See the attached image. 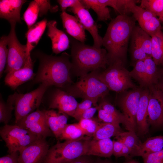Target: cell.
Instances as JSON below:
<instances>
[{"label":"cell","instance_id":"cell-1","mask_svg":"<svg viewBox=\"0 0 163 163\" xmlns=\"http://www.w3.org/2000/svg\"><path fill=\"white\" fill-rule=\"evenodd\" d=\"M136 21L133 17L119 15L109 24L102 43L107 52L109 66L118 62L125 64Z\"/></svg>","mask_w":163,"mask_h":163},{"label":"cell","instance_id":"cell-2","mask_svg":"<svg viewBox=\"0 0 163 163\" xmlns=\"http://www.w3.org/2000/svg\"><path fill=\"white\" fill-rule=\"evenodd\" d=\"M36 55L39 65L33 84L46 83L62 88L74 82L71 78L70 55L65 52L59 56L38 52Z\"/></svg>","mask_w":163,"mask_h":163},{"label":"cell","instance_id":"cell-3","mask_svg":"<svg viewBox=\"0 0 163 163\" xmlns=\"http://www.w3.org/2000/svg\"><path fill=\"white\" fill-rule=\"evenodd\" d=\"M71 74L80 77L95 71H102L109 66L105 49L85 44L71 38Z\"/></svg>","mask_w":163,"mask_h":163},{"label":"cell","instance_id":"cell-4","mask_svg":"<svg viewBox=\"0 0 163 163\" xmlns=\"http://www.w3.org/2000/svg\"><path fill=\"white\" fill-rule=\"evenodd\" d=\"M98 71H93L82 76L77 82L61 89L75 98L90 100L95 107L97 106V102L101 99L105 98L109 91L98 78L97 74Z\"/></svg>","mask_w":163,"mask_h":163},{"label":"cell","instance_id":"cell-5","mask_svg":"<svg viewBox=\"0 0 163 163\" xmlns=\"http://www.w3.org/2000/svg\"><path fill=\"white\" fill-rule=\"evenodd\" d=\"M97 74L109 90L121 93L129 89L137 88L132 82L129 71L121 62L109 65L106 69L98 71Z\"/></svg>","mask_w":163,"mask_h":163},{"label":"cell","instance_id":"cell-6","mask_svg":"<svg viewBox=\"0 0 163 163\" xmlns=\"http://www.w3.org/2000/svg\"><path fill=\"white\" fill-rule=\"evenodd\" d=\"M91 137L58 142L49 148L43 163H63L85 155L86 141Z\"/></svg>","mask_w":163,"mask_h":163},{"label":"cell","instance_id":"cell-7","mask_svg":"<svg viewBox=\"0 0 163 163\" xmlns=\"http://www.w3.org/2000/svg\"><path fill=\"white\" fill-rule=\"evenodd\" d=\"M9 154L19 152L38 138L27 130L17 125H5L0 131Z\"/></svg>","mask_w":163,"mask_h":163},{"label":"cell","instance_id":"cell-8","mask_svg":"<svg viewBox=\"0 0 163 163\" xmlns=\"http://www.w3.org/2000/svg\"><path fill=\"white\" fill-rule=\"evenodd\" d=\"M50 86L47 84L43 83L29 92L25 94L16 92L14 109L15 124L39 107L44 94Z\"/></svg>","mask_w":163,"mask_h":163},{"label":"cell","instance_id":"cell-9","mask_svg":"<svg viewBox=\"0 0 163 163\" xmlns=\"http://www.w3.org/2000/svg\"><path fill=\"white\" fill-rule=\"evenodd\" d=\"M16 23L10 24L11 30L8 37V54L7 66L4 71L7 73L21 69L24 66L29 54L26 45L19 41L15 32Z\"/></svg>","mask_w":163,"mask_h":163},{"label":"cell","instance_id":"cell-10","mask_svg":"<svg viewBox=\"0 0 163 163\" xmlns=\"http://www.w3.org/2000/svg\"><path fill=\"white\" fill-rule=\"evenodd\" d=\"M142 88H138L120 94L117 104L127 124L126 129L136 133V115Z\"/></svg>","mask_w":163,"mask_h":163},{"label":"cell","instance_id":"cell-11","mask_svg":"<svg viewBox=\"0 0 163 163\" xmlns=\"http://www.w3.org/2000/svg\"><path fill=\"white\" fill-rule=\"evenodd\" d=\"M147 88L149 91L148 123L155 128L163 129V92L155 85Z\"/></svg>","mask_w":163,"mask_h":163},{"label":"cell","instance_id":"cell-12","mask_svg":"<svg viewBox=\"0 0 163 163\" xmlns=\"http://www.w3.org/2000/svg\"><path fill=\"white\" fill-rule=\"evenodd\" d=\"M39 138L45 139L53 135L47 125L44 110L37 109L20 119L15 124Z\"/></svg>","mask_w":163,"mask_h":163},{"label":"cell","instance_id":"cell-13","mask_svg":"<svg viewBox=\"0 0 163 163\" xmlns=\"http://www.w3.org/2000/svg\"><path fill=\"white\" fill-rule=\"evenodd\" d=\"M49 147L46 139H38L19 152L18 163H43Z\"/></svg>","mask_w":163,"mask_h":163},{"label":"cell","instance_id":"cell-14","mask_svg":"<svg viewBox=\"0 0 163 163\" xmlns=\"http://www.w3.org/2000/svg\"><path fill=\"white\" fill-rule=\"evenodd\" d=\"M68 10L74 13L85 30L89 32L91 35L93 40V46L101 48L102 45L103 38L99 34L97 24L81 0L78 4L72 8H69Z\"/></svg>","mask_w":163,"mask_h":163},{"label":"cell","instance_id":"cell-15","mask_svg":"<svg viewBox=\"0 0 163 163\" xmlns=\"http://www.w3.org/2000/svg\"><path fill=\"white\" fill-rule=\"evenodd\" d=\"M50 100V109H57L72 117L78 104L75 97L58 88L53 91Z\"/></svg>","mask_w":163,"mask_h":163},{"label":"cell","instance_id":"cell-16","mask_svg":"<svg viewBox=\"0 0 163 163\" xmlns=\"http://www.w3.org/2000/svg\"><path fill=\"white\" fill-rule=\"evenodd\" d=\"M33 65L30 54L29 55L23 67L7 73L4 80L5 84L14 90L24 83L33 80L36 74L34 72Z\"/></svg>","mask_w":163,"mask_h":163},{"label":"cell","instance_id":"cell-17","mask_svg":"<svg viewBox=\"0 0 163 163\" xmlns=\"http://www.w3.org/2000/svg\"><path fill=\"white\" fill-rule=\"evenodd\" d=\"M57 22L55 20L47 22V35L52 43L53 52L58 54L68 49L70 47V40L66 34L57 27Z\"/></svg>","mask_w":163,"mask_h":163},{"label":"cell","instance_id":"cell-18","mask_svg":"<svg viewBox=\"0 0 163 163\" xmlns=\"http://www.w3.org/2000/svg\"><path fill=\"white\" fill-rule=\"evenodd\" d=\"M142 88L136 115L137 135L142 136L149 133L147 109L149 96L148 88Z\"/></svg>","mask_w":163,"mask_h":163},{"label":"cell","instance_id":"cell-19","mask_svg":"<svg viewBox=\"0 0 163 163\" xmlns=\"http://www.w3.org/2000/svg\"><path fill=\"white\" fill-rule=\"evenodd\" d=\"M85 155L110 158L113 155V141L110 138L88 139L86 142Z\"/></svg>","mask_w":163,"mask_h":163},{"label":"cell","instance_id":"cell-20","mask_svg":"<svg viewBox=\"0 0 163 163\" xmlns=\"http://www.w3.org/2000/svg\"><path fill=\"white\" fill-rule=\"evenodd\" d=\"M26 2L24 0H0V18L6 20L10 24L21 23V11Z\"/></svg>","mask_w":163,"mask_h":163},{"label":"cell","instance_id":"cell-21","mask_svg":"<svg viewBox=\"0 0 163 163\" xmlns=\"http://www.w3.org/2000/svg\"><path fill=\"white\" fill-rule=\"evenodd\" d=\"M60 16L63 26L67 32L75 40L84 43L86 39L85 29L78 19L66 11H62Z\"/></svg>","mask_w":163,"mask_h":163},{"label":"cell","instance_id":"cell-22","mask_svg":"<svg viewBox=\"0 0 163 163\" xmlns=\"http://www.w3.org/2000/svg\"><path fill=\"white\" fill-rule=\"evenodd\" d=\"M163 149V136L148 138L143 142L140 141L132 151L129 157L140 156L142 158Z\"/></svg>","mask_w":163,"mask_h":163},{"label":"cell","instance_id":"cell-23","mask_svg":"<svg viewBox=\"0 0 163 163\" xmlns=\"http://www.w3.org/2000/svg\"><path fill=\"white\" fill-rule=\"evenodd\" d=\"M46 122L53 135L59 139L67 124L68 115L53 109L44 110Z\"/></svg>","mask_w":163,"mask_h":163},{"label":"cell","instance_id":"cell-24","mask_svg":"<svg viewBox=\"0 0 163 163\" xmlns=\"http://www.w3.org/2000/svg\"><path fill=\"white\" fill-rule=\"evenodd\" d=\"M47 20L44 19L33 25L28 29L26 34L27 50L30 54L32 50L39 43L47 26Z\"/></svg>","mask_w":163,"mask_h":163},{"label":"cell","instance_id":"cell-25","mask_svg":"<svg viewBox=\"0 0 163 163\" xmlns=\"http://www.w3.org/2000/svg\"><path fill=\"white\" fill-rule=\"evenodd\" d=\"M123 132L120 124L101 122L92 137L96 139L110 138L117 136Z\"/></svg>","mask_w":163,"mask_h":163},{"label":"cell","instance_id":"cell-26","mask_svg":"<svg viewBox=\"0 0 163 163\" xmlns=\"http://www.w3.org/2000/svg\"><path fill=\"white\" fill-rule=\"evenodd\" d=\"M151 37V57L157 66L163 65V32L161 30Z\"/></svg>","mask_w":163,"mask_h":163},{"label":"cell","instance_id":"cell-27","mask_svg":"<svg viewBox=\"0 0 163 163\" xmlns=\"http://www.w3.org/2000/svg\"><path fill=\"white\" fill-rule=\"evenodd\" d=\"M81 2L87 9L93 10L97 16V21H105L111 19L109 8L101 0H82Z\"/></svg>","mask_w":163,"mask_h":163},{"label":"cell","instance_id":"cell-28","mask_svg":"<svg viewBox=\"0 0 163 163\" xmlns=\"http://www.w3.org/2000/svg\"><path fill=\"white\" fill-rule=\"evenodd\" d=\"M16 92L9 95L6 102L4 101L2 96L0 100V122L8 124L11 117L12 112L14 109Z\"/></svg>","mask_w":163,"mask_h":163},{"label":"cell","instance_id":"cell-29","mask_svg":"<svg viewBox=\"0 0 163 163\" xmlns=\"http://www.w3.org/2000/svg\"><path fill=\"white\" fill-rule=\"evenodd\" d=\"M144 61L145 67V88H147L156 84L159 69L151 57L148 56Z\"/></svg>","mask_w":163,"mask_h":163},{"label":"cell","instance_id":"cell-30","mask_svg":"<svg viewBox=\"0 0 163 163\" xmlns=\"http://www.w3.org/2000/svg\"><path fill=\"white\" fill-rule=\"evenodd\" d=\"M140 6L156 16L161 22L163 19V0H141Z\"/></svg>","mask_w":163,"mask_h":163},{"label":"cell","instance_id":"cell-31","mask_svg":"<svg viewBox=\"0 0 163 163\" xmlns=\"http://www.w3.org/2000/svg\"><path fill=\"white\" fill-rule=\"evenodd\" d=\"M133 32L136 35L143 51L148 56L151 57V37L142 30L139 26L136 25Z\"/></svg>","mask_w":163,"mask_h":163},{"label":"cell","instance_id":"cell-32","mask_svg":"<svg viewBox=\"0 0 163 163\" xmlns=\"http://www.w3.org/2000/svg\"><path fill=\"white\" fill-rule=\"evenodd\" d=\"M85 135L78 123L67 124L59 139L65 141L75 140L84 137Z\"/></svg>","mask_w":163,"mask_h":163},{"label":"cell","instance_id":"cell-33","mask_svg":"<svg viewBox=\"0 0 163 163\" xmlns=\"http://www.w3.org/2000/svg\"><path fill=\"white\" fill-rule=\"evenodd\" d=\"M39 14V8L36 0L31 1L23 16L28 29L35 24Z\"/></svg>","mask_w":163,"mask_h":163},{"label":"cell","instance_id":"cell-34","mask_svg":"<svg viewBox=\"0 0 163 163\" xmlns=\"http://www.w3.org/2000/svg\"><path fill=\"white\" fill-rule=\"evenodd\" d=\"M131 78L136 81L141 88H145V67L144 60L137 62L133 69L129 71Z\"/></svg>","mask_w":163,"mask_h":163},{"label":"cell","instance_id":"cell-35","mask_svg":"<svg viewBox=\"0 0 163 163\" xmlns=\"http://www.w3.org/2000/svg\"><path fill=\"white\" fill-rule=\"evenodd\" d=\"M140 2L139 0H133L130 7V12L133 14V17L136 21L138 22L140 21H148L156 17L140 6H137L136 3Z\"/></svg>","mask_w":163,"mask_h":163},{"label":"cell","instance_id":"cell-36","mask_svg":"<svg viewBox=\"0 0 163 163\" xmlns=\"http://www.w3.org/2000/svg\"><path fill=\"white\" fill-rule=\"evenodd\" d=\"M131 53L133 65L137 61L144 60L148 56L143 51L135 34L132 32L131 36Z\"/></svg>","mask_w":163,"mask_h":163},{"label":"cell","instance_id":"cell-37","mask_svg":"<svg viewBox=\"0 0 163 163\" xmlns=\"http://www.w3.org/2000/svg\"><path fill=\"white\" fill-rule=\"evenodd\" d=\"M161 22L157 17L149 21L138 22L139 26L151 37L161 30Z\"/></svg>","mask_w":163,"mask_h":163},{"label":"cell","instance_id":"cell-38","mask_svg":"<svg viewBox=\"0 0 163 163\" xmlns=\"http://www.w3.org/2000/svg\"><path fill=\"white\" fill-rule=\"evenodd\" d=\"M98 106L120 119L126 129L127 124L125 117L122 113L116 108L105 97L99 100Z\"/></svg>","mask_w":163,"mask_h":163},{"label":"cell","instance_id":"cell-39","mask_svg":"<svg viewBox=\"0 0 163 163\" xmlns=\"http://www.w3.org/2000/svg\"><path fill=\"white\" fill-rule=\"evenodd\" d=\"M100 122L93 119H82L78 124L86 136L91 137L95 133Z\"/></svg>","mask_w":163,"mask_h":163},{"label":"cell","instance_id":"cell-40","mask_svg":"<svg viewBox=\"0 0 163 163\" xmlns=\"http://www.w3.org/2000/svg\"><path fill=\"white\" fill-rule=\"evenodd\" d=\"M8 36L3 35L0 40V75L2 76L7 63L8 54Z\"/></svg>","mask_w":163,"mask_h":163},{"label":"cell","instance_id":"cell-41","mask_svg":"<svg viewBox=\"0 0 163 163\" xmlns=\"http://www.w3.org/2000/svg\"><path fill=\"white\" fill-rule=\"evenodd\" d=\"M117 136L122 140L123 145L129 147L131 152L140 141L136 133L132 131L123 132Z\"/></svg>","mask_w":163,"mask_h":163},{"label":"cell","instance_id":"cell-42","mask_svg":"<svg viewBox=\"0 0 163 163\" xmlns=\"http://www.w3.org/2000/svg\"><path fill=\"white\" fill-rule=\"evenodd\" d=\"M98 117L101 122L120 124H123L122 122L118 118L107 112L97 106Z\"/></svg>","mask_w":163,"mask_h":163},{"label":"cell","instance_id":"cell-43","mask_svg":"<svg viewBox=\"0 0 163 163\" xmlns=\"http://www.w3.org/2000/svg\"><path fill=\"white\" fill-rule=\"evenodd\" d=\"M39 7V16H42L47 14L50 11L52 12H55L57 11L58 7L57 6H52L49 0H36Z\"/></svg>","mask_w":163,"mask_h":163},{"label":"cell","instance_id":"cell-44","mask_svg":"<svg viewBox=\"0 0 163 163\" xmlns=\"http://www.w3.org/2000/svg\"><path fill=\"white\" fill-rule=\"evenodd\" d=\"M92 104V102L90 100H83L81 103H78L73 117L79 121L83 113L86 110L91 107Z\"/></svg>","mask_w":163,"mask_h":163},{"label":"cell","instance_id":"cell-45","mask_svg":"<svg viewBox=\"0 0 163 163\" xmlns=\"http://www.w3.org/2000/svg\"><path fill=\"white\" fill-rule=\"evenodd\" d=\"M142 158L144 163H163V149Z\"/></svg>","mask_w":163,"mask_h":163},{"label":"cell","instance_id":"cell-46","mask_svg":"<svg viewBox=\"0 0 163 163\" xmlns=\"http://www.w3.org/2000/svg\"><path fill=\"white\" fill-rule=\"evenodd\" d=\"M116 140H113V155L116 157H120L123 147V142L122 140L118 137H115Z\"/></svg>","mask_w":163,"mask_h":163},{"label":"cell","instance_id":"cell-47","mask_svg":"<svg viewBox=\"0 0 163 163\" xmlns=\"http://www.w3.org/2000/svg\"><path fill=\"white\" fill-rule=\"evenodd\" d=\"M57 2L60 5L62 11H66L68 8H72L80 2L79 0H58Z\"/></svg>","mask_w":163,"mask_h":163},{"label":"cell","instance_id":"cell-48","mask_svg":"<svg viewBox=\"0 0 163 163\" xmlns=\"http://www.w3.org/2000/svg\"><path fill=\"white\" fill-rule=\"evenodd\" d=\"M18 152L9 154L0 158V163H18Z\"/></svg>","mask_w":163,"mask_h":163},{"label":"cell","instance_id":"cell-49","mask_svg":"<svg viewBox=\"0 0 163 163\" xmlns=\"http://www.w3.org/2000/svg\"><path fill=\"white\" fill-rule=\"evenodd\" d=\"M93 159L90 156L84 155L73 160L63 163H93Z\"/></svg>","mask_w":163,"mask_h":163},{"label":"cell","instance_id":"cell-50","mask_svg":"<svg viewBox=\"0 0 163 163\" xmlns=\"http://www.w3.org/2000/svg\"><path fill=\"white\" fill-rule=\"evenodd\" d=\"M97 106L94 107H91L86 110L82 114L80 119H92L97 110Z\"/></svg>","mask_w":163,"mask_h":163},{"label":"cell","instance_id":"cell-51","mask_svg":"<svg viewBox=\"0 0 163 163\" xmlns=\"http://www.w3.org/2000/svg\"><path fill=\"white\" fill-rule=\"evenodd\" d=\"M155 85L163 92V68L159 69L157 80Z\"/></svg>","mask_w":163,"mask_h":163},{"label":"cell","instance_id":"cell-52","mask_svg":"<svg viewBox=\"0 0 163 163\" xmlns=\"http://www.w3.org/2000/svg\"><path fill=\"white\" fill-rule=\"evenodd\" d=\"M93 163H113L110 161L107 160H102L100 159H97Z\"/></svg>","mask_w":163,"mask_h":163},{"label":"cell","instance_id":"cell-53","mask_svg":"<svg viewBox=\"0 0 163 163\" xmlns=\"http://www.w3.org/2000/svg\"><path fill=\"white\" fill-rule=\"evenodd\" d=\"M124 163H133V160H129Z\"/></svg>","mask_w":163,"mask_h":163},{"label":"cell","instance_id":"cell-54","mask_svg":"<svg viewBox=\"0 0 163 163\" xmlns=\"http://www.w3.org/2000/svg\"><path fill=\"white\" fill-rule=\"evenodd\" d=\"M133 163H139L137 161H135L134 160H133Z\"/></svg>","mask_w":163,"mask_h":163},{"label":"cell","instance_id":"cell-55","mask_svg":"<svg viewBox=\"0 0 163 163\" xmlns=\"http://www.w3.org/2000/svg\"><path fill=\"white\" fill-rule=\"evenodd\" d=\"M161 22L163 23V19L161 21Z\"/></svg>","mask_w":163,"mask_h":163}]
</instances>
